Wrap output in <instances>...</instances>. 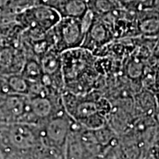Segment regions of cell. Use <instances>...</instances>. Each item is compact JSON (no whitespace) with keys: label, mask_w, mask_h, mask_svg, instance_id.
Returning <instances> with one entry per match:
<instances>
[{"label":"cell","mask_w":159,"mask_h":159,"mask_svg":"<svg viewBox=\"0 0 159 159\" xmlns=\"http://www.w3.org/2000/svg\"><path fill=\"white\" fill-rule=\"evenodd\" d=\"M137 28L139 34L142 37L155 38L158 36V18L157 15H149L137 17Z\"/></svg>","instance_id":"52a82bcc"},{"label":"cell","mask_w":159,"mask_h":159,"mask_svg":"<svg viewBox=\"0 0 159 159\" xmlns=\"http://www.w3.org/2000/svg\"><path fill=\"white\" fill-rule=\"evenodd\" d=\"M3 94V89H2V78L0 76V95Z\"/></svg>","instance_id":"30bf717a"},{"label":"cell","mask_w":159,"mask_h":159,"mask_svg":"<svg viewBox=\"0 0 159 159\" xmlns=\"http://www.w3.org/2000/svg\"><path fill=\"white\" fill-rule=\"evenodd\" d=\"M53 37V48L58 52L81 47L85 37L80 19L61 17L51 30Z\"/></svg>","instance_id":"7a4b0ae2"},{"label":"cell","mask_w":159,"mask_h":159,"mask_svg":"<svg viewBox=\"0 0 159 159\" xmlns=\"http://www.w3.org/2000/svg\"><path fill=\"white\" fill-rule=\"evenodd\" d=\"M27 56L22 47L6 44L0 48V75L20 74Z\"/></svg>","instance_id":"5b68a950"},{"label":"cell","mask_w":159,"mask_h":159,"mask_svg":"<svg viewBox=\"0 0 159 159\" xmlns=\"http://www.w3.org/2000/svg\"><path fill=\"white\" fill-rule=\"evenodd\" d=\"M143 66L142 64L139 61H136V59L133 58L131 61H128L126 64V74L127 75L133 78V79H136L141 77V75L143 74Z\"/></svg>","instance_id":"9c48e42d"},{"label":"cell","mask_w":159,"mask_h":159,"mask_svg":"<svg viewBox=\"0 0 159 159\" xmlns=\"http://www.w3.org/2000/svg\"><path fill=\"white\" fill-rule=\"evenodd\" d=\"M60 18L57 11L51 6L35 4L18 11L14 20L24 30L34 34H43L51 31Z\"/></svg>","instance_id":"6da1fadb"},{"label":"cell","mask_w":159,"mask_h":159,"mask_svg":"<svg viewBox=\"0 0 159 159\" xmlns=\"http://www.w3.org/2000/svg\"><path fill=\"white\" fill-rule=\"evenodd\" d=\"M28 97L15 94L0 95V124L26 123Z\"/></svg>","instance_id":"3957f363"},{"label":"cell","mask_w":159,"mask_h":159,"mask_svg":"<svg viewBox=\"0 0 159 159\" xmlns=\"http://www.w3.org/2000/svg\"><path fill=\"white\" fill-rule=\"evenodd\" d=\"M20 74L29 82H39L43 77V69L40 61L34 57H28Z\"/></svg>","instance_id":"ba28073f"},{"label":"cell","mask_w":159,"mask_h":159,"mask_svg":"<svg viewBox=\"0 0 159 159\" xmlns=\"http://www.w3.org/2000/svg\"><path fill=\"white\" fill-rule=\"evenodd\" d=\"M114 39L115 37L111 27L102 18L95 15L93 22L86 32L81 47L91 51L95 55Z\"/></svg>","instance_id":"277c9868"},{"label":"cell","mask_w":159,"mask_h":159,"mask_svg":"<svg viewBox=\"0 0 159 159\" xmlns=\"http://www.w3.org/2000/svg\"><path fill=\"white\" fill-rule=\"evenodd\" d=\"M2 78L3 94H15L28 96L30 89V82L20 74L0 75Z\"/></svg>","instance_id":"8992f818"}]
</instances>
